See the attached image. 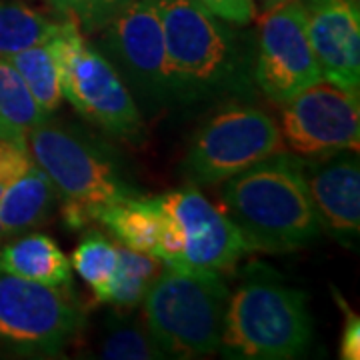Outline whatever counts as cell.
<instances>
[{"instance_id":"obj_25","label":"cell","mask_w":360,"mask_h":360,"mask_svg":"<svg viewBox=\"0 0 360 360\" xmlns=\"http://www.w3.org/2000/svg\"><path fill=\"white\" fill-rule=\"evenodd\" d=\"M30 165H32V158L28 155L26 146L0 139V198Z\"/></svg>"},{"instance_id":"obj_24","label":"cell","mask_w":360,"mask_h":360,"mask_svg":"<svg viewBox=\"0 0 360 360\" xmlns=\"http://www.w3.org/2000/svg\"><path fill=\"white\" fill-rule=\"evenodd\" d=\"M129 0H52V4L86 32H98Z\"/></svg>"},{"instance_id":"obj_4","label":"cell","mask_w":360,"mask_h":360,"mask_svg":"<svg viewBox=\"0 0 360 360\" xmlns=\"http://www.w3.org/2000/svg\"><path fill=\"white\" fill-rule=\"evenodd\" d=\"M26 148L60 194L70 229L98 220L108 206L132 194L104 156L66 130L42 122L28 132Z\"/></svg>"},{"instance_id":"obj_22","label":"cell","mask_w":360,"mask_h":360,"mask_svg":"<svg viewBox=\"0 0 360 360\" xmlns=\"http://www.w3.org/2000/svg\"><path fill=\"white\" fill-rule=\"evenodd\" d=\"M165 352L150 336L146 322L141 324L129 316L108 319L101 342V359L108 360H153L162 359Z\"/></svg>"},{"instance_id":"obj_27","label":"cell","mask_w":360,"mask_h":360,"mask_svg":"<svg viewBox=\"0 0 360 360\" xmlns=\"http://www.w3.org/2000/svg\"><path fill=\"white\" fill-rule=\"evenodd\" d=\"M342 309L347 310V326L342 333L340 340V356L345 360H359L360 359V321L354 312L345 307V302H340Z\"/></svg>"},{"instance_id":"obj_18","label":"cell","mask_w":360,"mask_h":360,"mask_svg":"<svg viewBox=\"0 0 360 360\" xmlns=\"http://www.w3.org/2000/svg\"><path fill=\"white\" fill-rule=\"evenodd\" d=\"M46 118L49 115L34 101L20 72L8 58H0V139L26 146L28 132Z\"/></svg>"},{"instance_id":"obj_10","label":"cell","mask_w":360,"mask_h":360,"mask_svg":"<svg viewBox=\"0 0 360 360\" xmlns=\"http://www.w3.org/2000/svg\"><path fill=\"white\" fill-rule=\"evenodd\" d=\"M281 134L300 156L324 158L342 150H359V94L321 78L284 103Z\"/></svg>"},{"instance_id":"obj_16","label":"cell","mask_w":360,"mask_h":360,"mask_svg":"<svg viewBox=\"0 0 360 360\" xmlns=\"http://www.w3.org/2000/svg\"><path fill=\"white\" fill-rule=\"evenodd\" d=\"M98 220L115 234L120 245L156 257L167 212L160 198H139L130 194L108 206Z\"/></svg>"},{"instance_id":"obj_8","label":"cell","mask_w":360,"mask_h":360,"mask_svg":"<svg viewBox=\"0 0 360 360\" xmlns=\"http://www.w3.org/2000/svg\"><path fill=\"white\" fill-rule=\"evenodd\" d=\"M284 150L278 124L252 106H232L208 120L186 155L193 182L217 184Z\"/></svg>"},{"instance_id":"obj_1","label":"cell","mask_w":360,"mask_h":360,"mask_svg":"<svg viewBox=\"0 0 360 360\" xmlns=\"http://www.w3.org/2000/svg\"><path fill=\"white\" fill-rule=\"evenodd\" d=\"M224 182L222 210L250 250L288 252L319 234L321 222L300 158L281 150Z\"/></svg>"},{"instance_id":"obj_2","label":"cell","mask_w":360,"mask_h":360,"mask_svg":"<svg viewBox=\"0 0 360 360\" xmlns=\"http://www.w3.org/2000/svg\"><path fill=\"white\" fill-rule=\"evenodd\" d=\"M229 296L219 272L167 266L142 298L146 328L165 356H212L220 350Z\"/></svg>"},{"instance_id":"obj_26","label":"cell","mask_w":360,"mask_h":360,"mask_svg":"<svg viewBox=\"0 0 360 360\" xmlns=\"http://www.w3.org/2000/svg\"><path fill=\"white\" fill-rule=\"evenodd\" d=\"M212 16L232 25H248L255 18L252 0H196Z\"/></svg>"},{"instance_id":"obj_7","label":"cell","mask_w":360,"mask_h":360,"mask_svg":"<svg viewBox=\"0 0 360 360\" xmlns=\"http://www.w3.org/2000/svg\"><path fill=\"white\" fill-rule=\"evenodd\" d=\"M84 314L60 286L0 272V345L26 356H56L80 333Z\"/></svg>"},{"instance_id":"obj_15","label":"cell","mask_w":360,"mask_h":360,"mask_svg":"<svg viewBox=\"0 0 360 360\" xmlns=\"http://www.w3.org/2000/svg\"><path fill=\"white\" fill-rule=\"evenodd\" d=\"M0 272L49 286H68L70 260L46 234H28L0 250Z\"/></svg>"},{"instance_id":"obj_20","label":"cell","mask_w":360,"mask_h":360,"mask_svg":"<svg viewBox=\"0 0 360 360\" xmlns=\"http://www.w3.org/2000/svg\"><path fill=\"white\" fill-rule=\"evenodd\" d=\"M8 60L20 72L40 108L51 116L63 103L60 68L51 40L16 52Z\"/></svg>"},{"instance_id":"obj_9","label":"cell","mask_w":360,"mask_h":360,"mask_svg":"<svg viewBox=\"0 0 360 360\" xmlns=\"http://www.w3.org/2000/svg\"><path fill=\"white\" fill-rule=\"evenodd\" d=\"M255 78L260 90L278 104L288 103L322 78L310 46L302 0H284L260 13Z\"/></svg>"},{"instance_id":"obj_14","label":"cell","mask_w":360,"mask_h":360,"mask_svg":"<svg viewBox=\"0 0 360 360\" xmlns=\"http://www.w3.org/2000/svg\"><path fill=\"white\" fill-rule=\"evenodd\" d=\"M304 165V176L319 222L340 238L360 231V168L352 150Z\"/></svg>"},{"instance_id":"obj_21","label":"cell","mask_w":360,"mask_h":360,"mask_svg":"<svg viewBox=\"0 0 360 360\" xmlns=\"http://www.w3.org/2000/svg\"><path fill=\"white\" fill-rule=\"evenodd\" d=\"M60 25L20 2H0V58L51 40Z\"/></svg>"},{"instance_id":"obj_28","label":"cell","mask_w":360,"mask_h":360,"mask_svg":"<svg viewBox=\"0 0 360 360\" xmlns=\"http://www.w3.org/2000/svg\"><path fill=\"white\" fill-rule=\"evenodd\" d=\"M260 2V6H262V11L264 8H270V6H274V4H278V2H284V0H258Z\"/></svg>"},{"instance_id":"obj_13","label":"cell","mask_w":360,"mask_h":360,"mask_svg":"<svg viewBox=\"0 0 360 360\" xmlns=\"http://www.w3.org/2000/svg\"><path fill=\"white\" fill-rule=\"evenodd\" d=\"M321 77L359 94L360 14L356 0H302Z\"/></svg>"},{"instance_id":"obj_23","label":"cell","mask_w":360,"mask_h":360,"mask_svg":"<svg viewBox=\"0 0 360 360\" xmlns=\"http://www.w3.org/2000/svg\"><path fill=\"white\" fill-rule=\"evenodd\" d=\"M72 266L92 288L96 300H101L118 266V245L110 243L98 232H90L77 246L72 255Z\"/></svg>"},{"instance_id":"obj_17","label":"cell","mask_w":360,"mask_h":360,"mask_svg":"<svg viewBox=\"0 0 360 360\" xmlns=\"http://www.w3.org/2000/svg\"><path fill=\"white\" fill-rule=\"evenodd\" d=\"M56 188L34 162L14 180L0 198V236L39 226L49 217Z\"/></svg>"},{"instance_id":"obj_19","label":"cell","mask_w":360,"mask_h":360,"mask_svg":"<svg viewBox=\"0 0 360 360\" xmlns=\"http://www.w3.org/2000/svg\"><path fill=\"white\" fill-rule=\"evenodd\" d=\"M116 245H118V266L98 302L112 304L115 309L127 312L142 304V298L162 270V260L146 252L132 250L120 243Z\"/></svg>"},{"instance_id":"obj_3","label":"cell","mask_w":360,"mask_h":360,"mask_svg":"<svg viewBox=\"0 0 360 360\" xmlns=\"http://www.w3.org/2000/svg\"><path fill=\"white\" fill-rule=\"evenodd\" d=\"M312 338L307 295L274 281L250 274L229 296L220 348L243 360H288L307 352Z\"/></svg>"},{"instance_id":"obj_11","label":"cell","mask_w":360,"mask_h":360,"mask_svg":"<svg viewBox=\"0 0 360 360\" xmlns=\"http://www.w3.org/2000/svg\"><path fill=\"white\" fill-rule=\"evenodd\" d=\"M158 198L182 234V255L174 269L222 274L252 252L226 212L212 205L198 188L186 186Z\"/></svg>"},{"instance_id":"obj_12","label":"cell","mask_w":360,"mask_h":360,"mask_svg":"<svg viewBox=\"0 0 360 360\" xmlns=\"http://www.w3.org/2000/svg\"><path fill=\"white\" fill-rule=\"evenodd\" d=\"M98 32H103V46L118 75L124 72L148 96H172L156 2L129 0Z\"/></svg>"},{"instance_id":"obj_6","label":"cell","mask_w":360,"mask_h":360,"mask_svg":"<svg viewBox=\"0 0 360 360\" xmlns=\"http://www.w3.org/2000/svg\"><path fill=\"white\" fill-rule=\"evenodd\" d=\"M172 96H200L232 75L234 44L217 16L196 0H156Z\"/></svg>"},{"instance_id":"obj_5","label":"cell","mask_w":360,"mask_h":360,"mask_svg":"<svg viewBox=\"0 0 360 360\" xmlns=\"http://www.w3.org/2000/svg\"><path fill=\"white\" fill-rule=\"evenodd\" d=\"M51 42L60 68L63 98L115 136L130 139L139 134L141 110L124 78L103 52L90 46L80 26L66 18Z\"/></svg>"}]
</instances>
